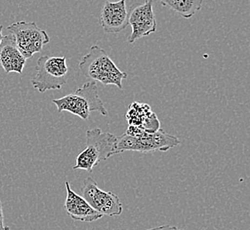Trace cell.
<instances>
[{"label": "cell", "instance_id": "obj_1", "mask_svg": "<svg viewBox=\"0 0 250 230\" xmlns=\"http://www.w3.org/2000/svg\"><path fill=\"white\" fill-rule=\"evenodd\" d=\"M79 69L83 77L104 85H116L119 90H123V80L128 78V74L120 70L99 45H92L89 49L79 61Z\"/></svg>", "mask_w": 250, "mask_h": 230}, {"label": "cell", "instance_id": "obj_2", "mask_svg": "<svg viewBox=\"0 0 250 230\" xmlns=\"http://www.w3.org/2000/svg\"><path fill=\"white\" fill-rule=\"evenodd\" d=\"M53 103L57 107L59 113L66 111L83 120L90 118L92 112H99L103 116L108 115V112L99 95V89L95 81L84 82L75 93L53 99Z\"/></svg>", "mask_w": 250, "mask_h": 230}, {"label": "cell", "instance_id": "obj_3", "mask_svg": "<svg viewBox=\"0 0 250 230\" xmlns=\"http://www.w3.org/2000/svg\"><path fill=\"white\" fill-rule=\"evenodd\" d=\"M35 69L37 74L31 79V83L40 93L61 90L67 83L68 67L65 56H41L37 61Z\"/></svg>", "mask_w": 250, "mask_h": 230}, {"label": "cell", "instance_id": "obj_4", "mask_svg": "<svg viewBox=\"0 0 250 230\" xmlns=\"http://www.w3.org/2000/svg\"><path fill=\"white\" fill-rule=\"evenodd\" d=\"M7 30L15 37L17 47L26 58H30L35 53H40L43 45L50 42L48 34L39 28L35 22L17 21L8 26Z\"/></svg>", "mask_w": 250, "mask_h": 230}, {"label": "cell", "instance_id": "obj_5", "mask_svg": "<svg viewBox=\"0 0 250 230\" xmlns=\"http://www.w3.org/2000/svg\"><path fill=\"white\" fill-rule=\"evenodd\" d=\"M82 197L103 216L121 215L124 210L119 197L113 192L101 190L92 177L83 180Z\"/></svg>", "mask_w": 250, "mask_h": 230}, {"label": "cell", "instance_id": "obj_6", "mask_svg": "<svg viewBox=\"0 0 250 230\" xmlns=\"http://www.w3.org/2000/svg\"><path fill=\"white\" fill-rule=\"evenodd\" d=\"M128 22L132 32L128 42L133 43L139 39L148 37L157 30V20L154 13L153 0H146L141 4H135L128 13Z\"/></svg>", "mask_w": 250, "mask_h": 230}, {"label": "cell", "instance_id": "obj_7", "mask_svg": "<svg viewBox=\"0 0 250 230\" xmlns=\"http://www.w3.org/2000/svg\"><path fill=\"white\" fill-rule=\"evenodd\" d=\"M128 16L126 0L106 1L101 11L99 23L106 33H120L129 25Z\"/></svg>", "mask_w": 250, "mask_h": 230}, {"label": "cell", "instance_id": "obj_8", "mask_svg": "<svg viewBox=\"0 0 250 230\" xmlns=\"http://www.w3.org/2000/svg\"><path fill=\"white\" fill-rule=\"evenodd\" d=\"M65 187L67 196L64 208L71 219L83 222H93L103 217L99 211L94 210L83 197L73 191L69 182H65Z\"/></svg>", "mask_w": 250, "mask_h": 230}, {"label": "cell", "instance_id": "obj_9", "mask_svg": "<svg viewBox=\"0 0 250 230\" xmlns=\"http://www.w3.org/2000/svg\"><path fill=\"white\" fill-rule=\"evenodd\" d=\"M27 58L21 53L15 42V37L8 35L2 38L0 43V65L6 74L23 72Z\"/></svg>", "mask_w": 250, "mask_h": 230}, {"label": "cell", "instance_id": "obj_10", "mask_svg": "<svg viewBox=\"0 0 250 230\" xmlns=\"http://www.w3.org/2000/svg\"><path fill=\"white\" fill-rule=\"evenodd\" d=\"M140 153L167 152L180 144L179 139L173 134H167L164 130H156L153 133L143 131L137 136Z\"/></svg>", "mask_w": 250, "mask_h": 230}, {"label": "cell", "instance_id": "obj_11", "mask_svg": "<svg viewBox=\"0 0 250 230\" xmlns=\"http://www.w3.org/2000/svg\"><path fill=\"white\" fill-rule=\"evenodd\" d=\"M117 136L116 134L103 132L101 129H92L86 131V143L92 144L101 153L102 161L117 153L116 150Z\"/></svg>", "mask_w": 250, "mask_h": 230}, {"label": "cell", "instance_id": "obj_12", "mask_svg": "<svg viewBox=\"0 0 250 230\" xmlns=\"http://www.w3.org/2000/svg\"><path fill=\"white\" fill-rule=\"evenodd\" d=\"M160 4L172 10L185 19H190L202 9L204 0H159Z\"/></svg>", "mask_w": 250, "mask_h": 230}, {"label": "cell", "instance_id": "obj_13", "mask_svg": "<svg viewBox=\"0 0 250 230\" xmlns=\"http://www.w3.org/2000/svg\"><path fill=\"white\" fill-rule=\"evenodd\" d=\"M0 230H11L9 227H7L5 224V216L3 212V206L1 201H0Z\"/></svg>", "mask_w": 250, "mask_h": 230}, {"label": "cell", "instance_id": "obj_14", "mask_svg": "<svg viewBox=\"0 0 250 230\" xmlns=\"http://www.w3.org/2000/svg\"><path fill=\"white\" fill-rule=\"evenodd\" d=\"M180 230V229H178L177 228L176 226H169V225H164V226H160V227H155V228H153V229H149V230Z\"/></svg>", "mask_w": 250, "mask_h": 230}, {"label": "cell", "instance_id": "obj_15", "mask_svg": "<svg viewBox=\"0 0 250 230\" xmlns=\"http://www.w3.org/2000/svg\"><path fill=\"white\" fill-rule=\"evenodd\" d=\"M2 31H3V26H2V25H0V43H1V40H2V38H3Z\"/></svg>", "mask_w": 250, "mask_h": 230}]
</instances>
